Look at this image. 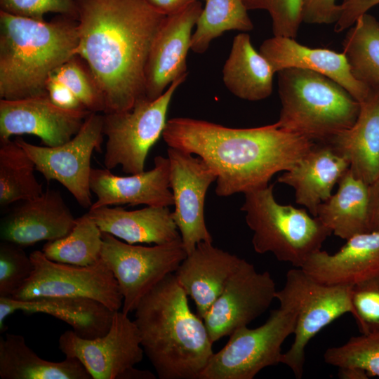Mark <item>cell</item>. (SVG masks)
<instances>
[{"label": "cell", "mask_w": 379, "mask_h": 379, "mask_svg": "<svg viewBox=\"0 0 379 379\" xmlns=\"http://www.w3.org/2000/svg\"><path fill=\"white\" fill-rule=\"evenodd\" d=\"M35 164L15 140H0V205L39 197L44 191L34 175Z\"/></svg>", "instance_id": "cell-31"}, {"label": "cell", "mask_w": 379, "mask_h": 379, "mask_svg": "<svg viewBox=\"0 0 379 379\" xmlns=\"http://www.w3.org/2000/svg\"><path fill=\"white\" fill-rule=\"evenodd\" d=\"M170 188L175 210L173 218L187 255L201 241L213 242L204 217L209 186L216 181L214 171L199 157L168 147Z\"/></svg>", "instance_id": "cell-15"}, {"label": "cell", "mask_w": 379, "mask_h": 379, "mask_svg": "<svg viewBox=\"0 0 379 379\" xmlns=\"http://www.w3.org/2000/svg\"><path fill=\"white\" fill-rule=\"evenodd\" d=\"M103 115L91 112L70 140L58 146H39L22 138L15 140L47 181L56 180L84 208H91V159L94 150L101 152Z\"/></svg>", "instance_id": "cell-13"}, {"label": "cell", "mask_w": 379, "mask_h": 379, "mask_svg": "<svg viewBox=\"0 0 379 379\" xmlns=\"http://www.w3.org/2000/svg\"><path fill=\"white\" fill-rule=\"evenodd\" d=\"M75 223L61 194L48 189L39 197L22 201L2 218L0 236L1 241L25 247L62 238Z\"/></svg>", "instance_id": "cell-19"}, {"label": "cell", "mask_w": 379, "mask_h": 379, "mask_svg": "<svg viewBox=\"0 0 379 379\" xmlns=\"http://www.w3.org/2000/svg\"><path fill=\"white\" fill-rule=\"evenodd\" d=\"M201 1L166 15L152 43L145 72V98L161 96L174 81L187 74V56L192 29L202 11Z\"/></svg>", "instance_id": "cell-17"}, {"label": "cell", "mask_w": 379, "mask_h": 379, "mask_svg": "<svg viewBox=\"0 0 379 379\" xmlns=\"http://www.w3.org/2000/svg\"><path fill=\"white\" fill-rule=\"evenodd\" d=\"M352 286L319 282L298 267L287 272L284 286L277 291L275 298L290 301L297 311L293 343L281 359L295 378H302L305 348L310 340L340 316L352 314Z\"/></svg>", "instance_id": "cell-8"}, {"label": "cell", "mask_w": 379, "mask_h": 379, "mask_svg": "<svg viewBox=\"0 0 379 379\" xmlns=\"http://www.w3.org/2000/svg\"><path fill=\"white\" fill-rule=\"evenodd\" d=\"M351 304L361 334L379 331V273L352 285Z\"/></svg>", "instance_id": "cell-37"}, {"label": "cell", "mask_w": 379, "mask_h": 379, "mask_svg": "<svg viewBox=\"0 0 379 379\" xmlns=\"http://www.w3.org/2000/svg\"><path fill=\"white\" fill-rule=\"evenodd\" d=\"M162 137L168 147L199 157L214 171L219 197L267 186L274 174L291 169L315 143L277 122L233 128L186 117L168 120Z\"/></svg>", "instance_id": "cell-2"}, {"label": "cell", "mask_w": 379, "mask_h": 379, "mask_svg": "<svg viewBox=\"0 0 379 379\" xmlns=\"http://www.w3.org/2000/svg\"><path fill=\"white\" fill-rule=\"evenodd\" d=\"M197 1L204 0H145L154 10L165 15L178 13Z\"/></svg>", "instance_id": "cell-44"}, {"label": "cell", "mask_w": 379, "mask_h": 379, "mask_svg": "<svg viewBox=\"0 0 379 379\" xmlns=\"http://www.w3.org/2000/svg\"><path fill=\"white\" fill-rule=\"evenodd\" d=\"M88 214L102 232L131 244H164L181 239L168 207L128 211L118 206H102L90 209Z\"/></svg>", "instance_id": "cell-25"}, {"label": "cell", "mask_w": 379, "mask_h": 379, "mask_svg": "<svg viewBox=\"0 0 379 379\" xmlns=\"http://www.w3.org/2000/svg\"><path fill=\"white\" fill-rule=\"evenodd\" d=\"M378 4L379 0H343L339 4L340 15L335 23V32H340L349 29L359 17Z\"/></svg>", "instance_id": "cell-41"}, {"label": "cell", "mask_w": 379, "mask_h": 379, "mask_svg": "<svg viewBox=\"0 0 379 379\" xmlns=\"http://www.w3.org/2000/svg\"><path fill=\"white\" fill-rule=\"evenodd\" d=\"M154 163L152 169L129 176L114 175L106 168H92L90 187L97 199L90 209L123 204L157 207L173 205L169 159L157 156Z\"/></svg>", "instance_id": "cell-18"}, {"label": "cell", "mask_w": 379, "mask_h": 379, "mask_svg": "<svg viewBox=\"0 0 379 379\" xmlns=\"http://www.w3.org/2000/svg\"><path fill=\"white\" fill-rule=\"evenodd\" d=\"M347 159L326 142H315L277 181L292 187L295 202L305 206L314 217L319 205L331 195L335 185L349 169Z\"/></svg>", "instance_id": "cell-23"}, {"label": "cell", "mask_w": 379, "mask_h": 379, "mask_svg": "<svg viewBox=\"0 0 379 379\" xmlns=\"http://www.w3.org/2000/svg\"><path fill=\"white\" fill-rule=\"evenodd\" d=\"M302 21L308 24L335 23L340 15L336 0H302Z\"/></svg>", "instance_id": "cell-40"}, {"label": "cell", "mask_w": 379, "mask_h": 379, "mask_svg": "<svg viewBox=\"0 0 379 379\" xmlns=\"http://www.w3.org/2000/svg\"><path fill=\"white\" fill-rule=\"evenodd\" d=\"M274 74L267 59L254 48L248 34L234 36L222 68L223 83L230 93L248 101L265 99L272 93Z\"/></svg>", "instance_id": "cell-27"}, {"label": "cell", "mask_w": 379, "mask_h": 379, "mask_svg": "<svg viewBox=\"0 0 379 379\" xmlns=\"http://www.w3.org/2000/svg\"><path fill=\"white\" fill-rule=\"evenodd\" d=\"M247 10H264L272 19L274 36L295 39L302 21V0H243Z\"/></svg>", "instance_id": "cell-38"}, {"label": "cell", "mask_w": 379, "mask_h": 379, "mask_svg": "<svg viewBox=\"0 0 379 379\" xmlns=\"http://www.w3.org/2000/svg\"><path fill=\"white\" fill-rule=\"evenodd\" d=\"M255 328L244 326L230 335L227 344L213 353L199 379H253L262 369L281 364V345L294 333L297 311L286 299Z\"/></svg>", "instance_id": "cell-7"}, {"label": "cell", "mask_w": 379, "mask_h": 379, "mask_svg": "<svg viewBox=\"0 0 379 379\" xmlns=\"http://www.w3.org/2000/svg\"><path fill=\"white\" fill-rule=\"evenodd\" d=\"M29 256L34 270L11 298L84 297L113 311L122 307L124 299L117 281L101 258L93 265L77 266L51 260L41 251H34Z\"/></svg>", "instance_id": "cell-12"}, {"label": "cell", "mask_w": 379, "mask_h": 379, "mask_svg": "<svg viewBox=\"0 0 379 379\" xmlns=\"http://www.w3.org/2000/svg\"><path fill=\"white\" fill-rule=\"evenodd\" d=\"M51 22L0 11V98L20 100L47 94L46 82L76 55L77 21Z\"/></svg>", "instance_id": "cell-4"}, {"label": "cell", "mask_w": 379, "mask_h": 379, "mask_svg": "<svg viewBox=\"0 0 379 379\" xmlns=\"http://www.w3.org/2000/svg\"><path fill=\"white\" fill-rule=\"evenodd\" d=\"M274 185L244 193L241 211L253 231L252 244L260 254L272 253L279 261L300 268L332 232L305 209L279 204Z\"/></svg>", "instance_id": "cell-6"}, {"label": "cell", "mask_w": 379, "mask_h": 379, "mask_svg": "<svg viewBox=\"0 0 379 379\" xmlns=\"http://www.w3.org/2000/svg\"><path fill=\"white\" fill-rule=\"evenodd\" d=\"M370 232H379V172L368 185Z\"/></svg>", "instance_id": "cell-43"}, {"label": "cell", "mask_w": 379, "mask_h": 379, "mask_svg": "<svg viewBox=\"0 0 379 379\" xmlns=\"http://www.w3.org/2000/svg\"><path fill=\"white\" fill-rule=\"evenodd\" d=\"M44 313L72 326L81 338L92 339L109 329L113 311L102 302L84 297H40L28 300L0 298V331L4 332L6 318L15 311Z\"/></svg>", "instance_id": "cell-22"}, {"label": "cell", "mask_w": 379, "mask_h": 379, "mask_svg": "<svg viewBox=\"0 0 379 379\" xmlns=\"http://www.w3.org/2000/svg\"><path fill=\"white\" fill-rule=\"evenodd\" d=\"M100 258L112 272L123 296L121 311L135 310L141 299L187 256L181 239L143 246L125 243L102 232Z\"/></svg>", "instance_id": "cell-11"}, {"label": "cell", "mask_w": 379, "mask_h": 379, "mask_svg": "<svg viewBox=\"0 0 379 379\" xmlns=\"http://www.w3.org/2000/svg\"><path fill=\"white\" fill-rule=\"evenodd\" d=\"M343 46L355 79L368 88H379V21L362 15L349 28Z\"/></svg>", "instance_id": "cell-30"}, {"label": "cell", "mask_w": 379, "mask_h": 379, "mask_svg": "<svg viewBox=\"0 0 379 379\" xmlns=\"http://www.w3.org/2000/svg\"><path fill=\"white\" fill-rule=\"evenodd\" d=\"M259 52L267 59L274 72L286 68L312 70L333 79L344 87L359 102L363 101L369 88L355 79L343 53L311 48L295 39L274 36L265 40Z\"/></svg>", "instance_id": "cell-20"}, {"label": "cell", "mask_w": 379, "mask_h": 379, "mask_svg": "<svg viewBox=\"0 0 379 379\" xmlns=\"http://www.w3.org/2000/svg\"><path fill=\"white\" fill-rule=\"evenodd\" d=\"M212 243H199L173 273L178 284L194 300L197 314L201 319L242 260Z\"/></svg>", "instance_id": "cell-21"}, {"label": "cell", "mask_w": 379, "mask_h": 379, "mask_svg": "<svg viewBox=\"0 0 379 379\" xmlns=\"http://www.w3.org/2000/svg\"><path fill=\"white\" fill-rule=\"evenodd\" d=\"M324 361L338 368L357 367L379 377V331L352 337L345 344L328 348Z\"/></svg>", "instance_id": "cell-34"}, {"label": "cell", "mask_w": 379, "mask_h": 379, "mask_svg": "<svg viewBox=\"0 0 379 379\" xmlns=\"http://www.w3.org/2000/svg\"><path fill=\"white\" fill-rule=\"evenodd\" d=\"M58 347L65 357L77 359L92 379L155 378L152 373L135 368L145 352L136 324L122 311L114 312L104 335L88 339L66 331L59 338Z\"/></svg>", "instance_id": "cell-10"}, {"label": "cell", "mask_w": 379, "mask_h": 379, "mask_svg": "<svg viewBox=\"0 0 379 379\" xmlns=\"http://www.w3.org/2000/svg\"><path fill=\"white\" fill-rule=\"evenodd\" d=\"M34 265L22 246L0 243V298H11L29 278Z\"/></svg>", "instance_id": "cell-36"}, {"label": "cell", "mask_w": 379, "mask_h": 379, "mask_svg": "<svg viewBox=\"0 0 379 379\" xmlns=\"http://www.w3.org/2000/svg\"><path fill=\"white\" fill-rule=\"evenodd\" d=\"M187 74L174 81L158 98L138 100L128 110L105 112L103 135L107 137L104 165L111 170L135 174L145 171L146 157L164 132L173 95Z\"/></svg>", "instance_id": "cell-9"}, {"label": "cell", "mask_w": 379, "mask_h": 379, "mask_svg": "<svg viewBox=\"0 0 379 379\" xmlns=\"http://www.w3.org/2000/svg\"><path fill=\"white\" fill-rule=\"evenodd\" d=\"M277 74L281 108L277 122L281 129L314 142H328L356 121L360 103L333 79L300 68Z\"/></svg>", "instance_id": "cell-5"}, {"label": "cell", "mask_w": 379, "mask_h": 379, "mask_svg": "<svg viewBox=\"0 0 379 379\" xmlns=\"http://www.w3.org/2000/svg\"><path fill=\"white\" fill-rule=\"evenodd\" d=\"M338 377L342 379H366L368 378L367 373L357 367H341L338 368Z\"/></svg>", "instance_id": "cell-45"}, {"label": "cell", "mask_w": 379, "mask_h": 379, "mask_svg": "<svg viewBox=\"0 0 379 379\" xmlns=\"http://www.w3.org/2000/svg\"><path fill=\"white\" fill-rule=\"evenodd\" d=\"M205 7L192 34L191 50L198 54L207 51L211 42L230 30L243 32L253 29L243 0H204Z\"/></svg>", "instance_id": "cell-33"}, {"label": "cell", "mask_w": 379, "mask_h": 379, "mask_svg": "<svg viewBox=\"0 0 379 379\" xmlns=\"http://www.w3.org/2000/svg\"><path fill=\"white\" fill-rule=\"evenodd\" d=\"M352 126L328 142L350 163V171L367 185L379 172V88H369Z\"/></svg>", "instance_id": "cell-26"}, {"label": "cell", "mask_w": 379, "mask_h": 379, "mask_svg": "<svg viewBox=\"0 0 379 379\" xmlns=\"http://www.w3.org/2000/svg\"><path fill=\"white\" fill-rule=\"evenodd\" d=\"M187 297L170 274L135 310L142 347L160 379H199L214 353L204 321L192 312Z\"/></svg>", "instance_id": "cell-3"}, {"label": "cell", "mask_w": 379, "mask_h": 379, "mask_svg": "<svg viewBox=\"0 0 379 379\" xmlns=\"http://www.w3.org/2000/svg\"><path fill=\"white\" fill-rule=\"evenodd\" d=\"M1 379H92L76 358L59 362L39 357L27 346L22 335L7 333L0 337Z\"/></svg>", "instance_id": "cell-29"}, {"label": "cell", "mask_w": 379, "mask_h": 379, "mask_svg": "<svg viewBox=\"0 0 379 379\" xmlns=\"http://www.w3.org/2000/svg\"><path fill=\"white\" fill-rule=\"evenodd\" d=\"M50 77L68 87L88 111L105 112L102 94L89 68L84 65L78 55L61 65Z\"/></svg>", "instance_id": "cell-35"}, {"label": "cell", "mask_w": 379, "mask_h": 379, "mask_svg": "<svg viewBox=\"0 0 379 379\" xmlns=\"http://www.w3.org/2000/svg\"><path fill=\"white\" fill-rule=\"evenodd\" d=\"M276 292L269 272H258L253 264L242 259L203 317L213 343L262 314L275 299Z\"/></svg>", "instance_id": "cell-14"}, {"label": "cell", "mask_w": 379, "mask_h": 379, "mask_svg": "<svg viewBox=\"0 0 379 379\" xmlns=\"http://www.w3.org/2000/svg\"><path fill=\"white\" fill-rule=\"evenodd\" d=\"M338 185L336 193L319 205L316 217L332 234L343 239L369 232L368 185L350 169Z\"/></svg>", "instance_id": "cell-28"}, {"label": "cell", "mask_w": 379, "mask_h": 379, "mask_svg": "<svg viewBox=\"0 0 379 379\" xmlns=\"http://www.w3.org/2000/svg\"><path fill=\"white\" fill-rule=\"evenodd\" d=\"M46 90L52 102L59 107L70 110L86 109L68 87L53 78H48Z\"/></svg>", "instance_id": "cell-42"}, {"label": "cell", "mask_w": 379, "mask_h": 379, "mask_svg": "<svg viewBox=\"0 0 379 379\" xmlns=\"http://www.w3.org/2000/svg\"><path fill=\"white\" fill-rule=\"evenodd\" d=\"M76 55L102 94L105 112L131 109L145 98V72L154 38L165 15L145 0H75Z\"/></svg>", "instance_id": "cell-1"}, {"label": "cell", "mask_w": 379, "mask_h": 379, "mask_svg": "<svg viewBox=\"0 0 379 379\" xmlns=\"http://www.w3.org/2000/svg\"><path fill=\"white\" fill-rule=\"evenodd\" d=\"M92 112L70 110L54 105L48 94L20 100L0 99V140L29 134L47 147L70 140Z\"/></svg>", "instance_id": "cell-16"}, {"label": "cell", "mask_w": 379, "mask_h": 379, "mask_svg": "<svg viewBox=\"0 0 379 379\" xmlns=\"http://www.w3.org/2000/svg\"><path fill=\"white\" fill-rule=\"evenodd\" d=\"M0 11L39 20H44L48 13L77 20L75 0H0Z\"/></svg>", "instance_id": "cell-39"}, {"label": "cell", "mask_w": 379, "mask_h": 379, "mask_svg": "<svg viewBox=\"0 0 379 379\" xmlns=\"http://www.w3.org/2000/svg\"><path fill=\"white\" fill-rule=\"evenodd\" d=\"M316 281L353 285L379 273V232L354 235L333 254L319 250L300 267Z\"/></svg>", "instance_id": "cell-24"}, {"label": "cell", "mask_w": 379, "mask_h": 379, "mask_svg": "<svg viewBox=\"0 0 379 379\" xmlns=\"http://www.w3.org/2000/svg\"><path fill=\"white\" fill-rule=\"evenodd\" d=\"M102 232L87 213L76 218L66 236L47 241L41 251L49 260L77 266H90L100 260Z\"/></svg>", "instance_id": "cell-32"}]
</instances>
